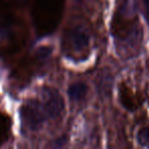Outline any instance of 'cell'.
Instances as JSON below:
<instances>
[{
	"mask_svg": "<svg viewBox=\"0 0 149 149\" xmlns=\"http://www.w3.org/2000/svg\"><path fill=\"white\" fill-rule=\"evenodd\" d=\"M89 41L90 37L87 30L82 26H76L65 32L63 46L64 49L72 53H82L87 50Z\"/></svg>",
	"mask_w": 149,
	"mask_h": 149,
	"instance_id": "obj_1",
	"label": "cell"
},
{
	"mask_svg": "<svg viewBox=\"0 0 149 149\" xmlns=\"http://www.w3.org/2000/svg\"><path fill=\"white\" fill-rule=\"evenodd\" d=\"M46 116L51 118H58L64 110L63 98L59 92L51 88H45L43 91V103Z\"/></svg>",
	"mask_w": 149,
	"mask_h": 149,
	"instance_id": "obj_2",
	"label": "cell"
},
{
	"mask_svg": "<svg viewBox=\"0 0 149 149\" xmlns=\"http://www.w3.org/2000/svg\"><path fill=\"white\" fill-rule=\"evenodd\" d=\"M24 116H25V118L27 120L28 126L31 129H34V130L40 128L43 122L45 120V118L47 116L43 105L38 101L29 102L25 107Z\"/></svg>",
	"mask_w": 149,
	"mask_h": 149,
	"instance_id": "obj_3",
	"label": "cell"
},
{
	"mask_svg": "<svg viewBox=\"0 0 149 149\" xmlns=\"http://www.w3.org/2000/svg\"><path fill=\"white\" fill-rule=\"evenodd\" d=\"M97 88L99 94L103 97H108L112 90V76L109 72H102L97 82Z\"/></svg>",
	"mask_w": 149,
	"mask_h": 149,
	"instance_id": "obj_4",
	"label": "cell"
},
{
	"mask_svg": "<svg viewBox=\"0 0 149 149\" xmlns=\"http://www.w3.org/2000/svg\"><path fill=\"white\" fill-rule=\"evenodd\" d=\"M88 91V86L84 82H78L74 83L68 87V95L70 100L72 101H79L83 99L86 96Z\"/></svg>",
	"mask_w": 149,
	"mask_h": 149,
	"instance_id": "obj_5",
	"label": "cell"
},
{
	"mask_svg": "<svg viewBox=\"0 0 149 149\" xmlns=\"http://www.w3.org/2000/svg\"><path fill=\"white\" fill-rule=\"evenodd\" d=\"M137 141L141 146H149V126L143 127L139 130Z\"/></svg>",
	"mask_w": 149,
	"mask_h": 149,
	"instance_id": "obj_6",
	"label": "cell"
},
{
	"mask_svg": "<svg viewBox=\"0 0 149 149\" xmlns=\"http://www.w3.org/2000/svg\"><path fill=\"white\" fill-rule=\"evenodd\" d=\"M143 1H144L145 17H146V21L149 25V0H143Z\"/></svg>",
	"mask_w": 149,
	"mask_h": 149,
	"instance_id": "obj_7",
	"label": "cell"
},
{
	"mask_svg": "<svg viewBox=\"0 0 149 149\" xmlns=\"http://www.w3.org/2000/svg\"><path fill=\"white\" fill-rule=\"evenodd\" d=\"M74 1H77V2H81L82 0H74Z\"/></svg>",
	"mask_w": 149,
	"mask_h": 149,
	"instance_id": "obj_8",
	"label": "cell"
}]
</instances>
